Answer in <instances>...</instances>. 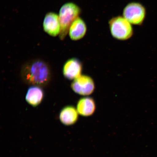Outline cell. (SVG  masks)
Segmentation results:
<instances>
[{"mask_svg": "<svg viewBox=\"0 0 157 157\" xmlns=\"http://www.w3.org/2000/svg\"><path fill=\"white\" fill-rule=\"evenodd\" d=\"M21 77L27 85L46 87L52 78L49 65L40 59H35L25 62L21 67Z\"/></svg>", "mask_w": 157, "mask_h": 157, "instance_id": "6da1fadb", "label": "cell"}, {"mask_svg": "<svg viewBox=\"0 0 157 157\" xmlns=\"http://www.w3.org/2000/svg\"><path fill=\"white\" fill-rule=\"evenodd\" d=\"M81 12V8L73 2L67 3L61 7L59 15L60 25L59 37L61 40H63L66 38L71 25L79 17Z\"/></svg>", "mask_w": 157, "mask_h": 157, "instance_id": "7a4b0ae2", "label": "cell"}, {"mask_svg": "<svg viewBox=\"0 0 157 157\" xmlns=\"http://www.w3.org/2000/svg\"><path fill=\"white\" fill-rule=\"evenodd\" d=\"M109 25L111 34L114 38L124 41L128 40L133 36L132 25L123 16L112 17L109 20Z\"/></svg>", "mask_w": 157, "mask_h": 157, "instance_id": "3957f363", "label": "cell"}, {"mask_svg": "<svg viewBox=\"0 0 157 157\" xmlns=\"http://www.w3.org/2000/svg\"><path fill=\"white\" fill-rule=\"evenodd\" d=\"M146 15V10L144 6L137 2L128 4L123 11V16L132 25H142Z\"/></svg>", "mask_w": 157, "mask_h": 157, "instance_id": "277c9868", "label": "cell"}, {"mask_svg": "<svg viewBox=\"0 0 157 157\" xmlns=\"http://www.w3.org/2000/svg\"><path fill=\"white\" fill-rule=\"evenodd\" d=\"M73 91L78 95L87 96L91 95L95 90V84L90 76L83 75L74 80L71 84Z\"/></svg>", "mask_w": 157, "mask_h": 157, "instance_id": "5b68a950", "label": "cell"}, {"mask_svg": "<svg viewBox=\"0 0 157 157\" xmlns=\"http://www.w3.org/2000/svg\"><path fill=\"white\" fill-rule=\"evenodd\" d=\"M43 28L45 33L51 36L59 35L60 25L59 15L54 12H49L45 16Z\"/></svg>", "mask_w": 157, "mask_h": 157, "instance_id": "8992f818", "label": "cell"}, {"mask_svg": "<svg viewBox=\"0 0 157 157\" xmlns=\"http://www.w3.org/2000/svg\"><path fill=\"white\" fill-rule=\"evenodd\" d=\"M82 70V62L77 58H72L64 63L63 73L67 79L74 80L81 75Z\"/></svg>", "mask_w": 157, "mask_h": 157, "instance_id": "52a82bcc", "label": "cell"}, {"mask_svg": "<svg viewBox=\"0 0 157 157\" xmlns=\"http://www.w3.org/2000/svg\"><path fill=\"white\" fill-rule=\"evenodd\" d=\"M87 30V26L85 21L79 17L71 25L68 34L72 40L77 41L85 36Z\"/></svg>", "mask_w": 157, "mask_h": 157, "instance_id": "ba28073f", "label": "cell"}, {"mask_svg": "<svg viewBox=\"0 0 157 157\" xmlns=\"http://www.w3.org/2000/svg\"><path fill=\"white\" fill-rule=\"evenodd\" d=\"M78 114L76 108L72 105H67L63 108L59 114V119L66 126L73 125L77 122Z\"/></svg>", "mask_w": 157, "mask_h": 157, "instance_id": "9c48e42d", "label": "cell"}, {"mask_svg": "<svg viewBox=\"0 0 157 157\" xmlns=\"http://www.w3.org/2000/svg\"><path fill=\"white\" fill-rule=\"evenodd\" d=\"M76 109L79 115L83 117L91 116L95 113L96 109L95 102L93 98L86 97L78 100Z\"/></svg>", "mask_w": 157, "mask_h": 157, "instance_id": "30bf717a", "label": "cell"}, {"mask_svg": "<svg viewBox=\"0 0 157 157\" xmlns=\"http://www.w3.org/2000/svg\"><path fill=\"white\" fill-rule=\"evenodd\" d=\"M44 97V91L42 88L38 86H33L27 90L25 100L29 105L36 107L42 102Z\"/></svg>", "mask_w": 157, "mask_h": 157, "instance_id": "8fae6325", "label": "cell"}]
</instances>
